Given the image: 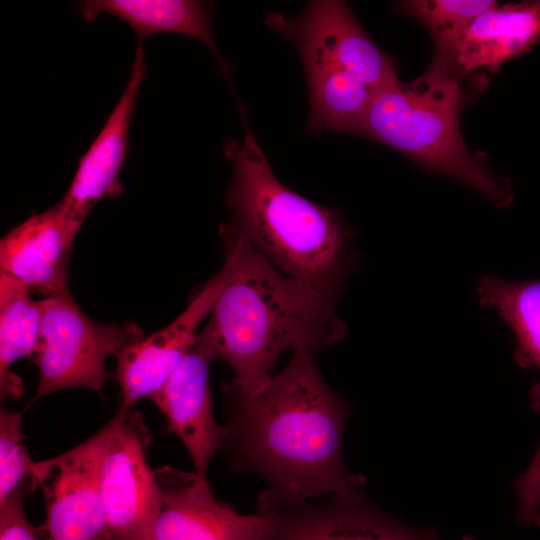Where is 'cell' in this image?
Returning <instances> with one entry per match:
<instances>
[{
	"mask_svg": "<svg viewBox=\"0 0 540 540\" xmlns=\"http://www.w3.org/2000/svg\"><path fill=\"white\" fill-rule=\"evenodd\" d=\"M316 352L296 350L289 363L256 392L231 380L226 447L232 470L263 476L259 513L279 512L331 494L364 493V478L347 467L343 430L349 406L323 380Z\"/></svg>",
	"mask_w": 540,
	"mask_h": 540,
	"instance_id": "cell-1",
	"label": "cell"
},
{
	"mask_svg": "<svg viewBox=\"0 0 540 540\" xmlns=\"http://www.w3.org/2000/svg\"><path fill=\"white\" fill-rule=\"evenodd\" d=\"M220 234L227 280L198 344L227 362L234 384L256 392L284 351L325 349L344 337L346 325L334 302L282 274L228 224Z\"/></svg>",
	"mask_w": 540,
	"mask_h": 540,
	"instance_id": "cell-2",
	"label": "cell"
},
{
	"mask_svg": "<svg viewBox=\"0 0 540 540\" xmlns=\"http://www.w3.org/2000/svg\"><path fill=\"white\" fill-rule=\"evenodd\" d=\"M244 136L223 143L232 165L229 227L290 279L336 302L349 269V230L340 213L295 193L274 174L238 102Z\"/></svg>",
	"mask_w": 540,
	"mask_h": 540,
	"instance_id": "cell-3",
	"label": "cell"
},
{
	"mask_svg": "<svg viewBox=\"0 0 540 540\" xmlns=\"http://www.w3.org/2000/svg\"><path fill=\"white\" fill-rule=\"evenodd\" d=\"M463 103L459 76L432 61L414 81L398 80L377 91L357 135L399 150L505 207L513 199L510 184L492 175L464 143L459 128Z\"/></svg>",
	"mask_w": 540,
	"mask_h": 540,
	"instance_id": "cell-4",
	"label": "cell"
},
{
	"mask_svg": "<svg viewBox=\"0 0 540 540\" xmlns=\"http://www.w3.org/2000/svg\"><path fill=\"white\" fill-rule=\"evenodd\" d=\"M41 325L34 351L39 383L32 402L66 388L101 393L109 373L105 360L144 338L134 322L102 324L91 320L70 293L38 301Z\"/></svg>",
	"mask_w": 540,
	"mask_h": 540,
	"instance_id": "cell-5",
	"label": "cell"
},
{
	"mask_svg": "<svg viewBox=\"0 0 540 540\" xmlns=\"http://www.w3.org/2000/svg\"><path fill=\"white\" fill-rule=\"evenodd\" d=\"M265 23L295 47L302 63L343 69L375 93L399 80L395 61L369 38L344 1H310L293 19L270 12Z\"/></svg>",
	"mask_w": 540,
	"mask_h": 540,
	"instance_id": "cell-6",
	"label": "cell"
},
{
	"mask_svg": "<svg viewBox=\"0 0 540 540\" xmlns=\"http://www.w3.org/2000/svg\"><path fill=\"white\" fill-rule=\"evenodd\" d=\"M118 425L103 462L100 540H147L161 507V491L147 462L151 433L143 416L117 408Z\"/></svg>",
	"mask_w": 540,
	"mask_h": 540,
	"instance_id": "cell-7",
	"label": "cell"
},
{
	"mask_svg": "<svg viewBox=\"0 0 540 540\" xmlns=\"http://www.w3.org/2000/svg\"><path fill=\"white\" fill-rule=\"evenodd\" d=\"M119 421L114 417L71 450L35 462L51 540H100L104 519L100 476Z\"/></svg>",
	"mask_w": 540,
	"mask_h": 540,
	"instance_id": "cell-8",
	"label": "cell"
},
{
	"mask_svg": "<svg viewBox=\"0 0 540 540\" xmlns=\"http://www.w3.org/2000/svg\"><path fill=\"white\" fill-rule=\"evenodd\" d=\"M154 473L162 501L147 540H269L274 513H238L195 472L163 466Z\"/></svg>",
	"mask_w": 540,
	"mask_h": 540,
	"instance_id": "cell-9",
	"label": "cell"
},
{
	"mask_svg": "<svg viewBox=\"0 0 540 540\" xmlns=\"http://www.w3.org/2000/svg\"><path fill=\"white\" fill-rule=\"evenodd\" d=\"M227 280V268L213 276L192 299L188 307L169 325L121 350L112 374L121 394L118 408L134 409L167 382L188 353L197 345L196 329L211 313Z\"/></svg>",
	"mask_w": 540,
	"mask_h": 540,
	"instance_id": "cell-10",
	"label": "cell"
},
{
	"mask_svg": "<svg viewBox=\"0 0 540 540\" xmlns=\"http://www.w3.org/2000/svg\"><path fill=\"white\" fill-rule=\"evenodd\" d=\"M82 223L60 202L32 214L1 239L0 273L45 297L70 293V256Z\"/></svg>",
	"mask_w": 540,
	"mask_h": 540,
	"instance_id": "cell-11",
	"label": "cell"
},
{
	"mask_svg": "<svg viewBox=\"0 0 540 540\" xmlns=\"http://www.w3.org/2000/svg\"><path fill=\"white\" fill-rule=\"evenodd\" d=\"M213 360L200 344L188 353L167 382L150 400L167 422L168 431L183 443L195 473L207 478L208 465L226 447L227 428L217 424L212 411L208 366Z\"/></svg>",
	"mask_w": 540,
	"mask_h": 540,
	"instance_id": "cell-12",
	"label": "cell"
},
{
	"mask_svg": "<svg viewBox=\"0 0 540 540\" xmlns=\"http://www.w3.org/2000/svg\"><path fill=\"white\" fill-rule=\"evenodd\" d=\"M146 73L142 44H138L125 90L99 134L80 158L72 182L60 200L83 221L98 201L118 197L123 191L120 174L130 151L129 127Z\"/></svg>",
	"mask_w": 540,
	"mask_h": 540,
	"instance_id": "cell-13",
	"label": "cell"
},
{
	"mask_svg": "<svg viewBox=\"0 0 540 540\" xmlns=\"http://www.w3.org/2000/svg\"><path fill=\"white\" fill-rule=\"evenodd\" d=\"M272 513L269 540H440L434 529L407 526L381 511L364 493Z\"/></svg>",
	"mask_w": 540,
	"mask_h": 540,
	"instance_id": "cell-14",
	"label": "cell"
},
{
	"mask_svg": "<svg viewBox=\"0 0 540 540\" xmlns=\"http://www.w3.org/2000/svg\"><path fill=\"white\" fill-rule=\"evenodd\" d=\"M83 19L94 21L108 13L128 24L138 44L153 34L178 33L198 39L213 53L220 72L228 80L232 67L222 57L211 25V7L195 0H86L77 2Z\"/></svg>",
	"mask_w": 540,
	"mask_h": 540,
	"instance_id": "cell-15",
	"label": "cell"
},
{
	"mask_svg": "<svg viewBox=\"0 0 540 540\" xmlns=\"http://www.w3.org/2000/svg\"><path fill=\"white\" fill-rule=\"evenodd\" d=\"M540 38V1L495 6L467 29L457 51L459 75L479 67L495 72Z\"/></svg>",
	"mask_w": 540,
	"mask_h": 540,
	"instance_id": "cell-16",
	"label": "cell"
},
{
	"mask_svg": "<svg viewBox=\"0 0 540 540\" xmlns=\"http://www.w3.org/2000/svg\"><path fill=\"white\" fill-rule=\"evenodd\" d=\"M309 95L307 130L357 134L375 91L332 65L303 63Z\"/></svg>",
	"mask_w": 540,
	"mask_h": 540,
	"instance_id": "cell-17",
	"label": "cell"
},
{
	"mask_svg": "<svg viewBox=\"0 0 540 540\" xmlns=\"http://www.w3.org/2000/svg\"><path fill=\"white\" fill-rule=\"evenodd\" d=\"M41 325L38 301L30 290L14 278L0 273V397H22L21 379L11 370L20 358H30L35 351Z\"/></svg>",
	"mask_w": 540,
	"mask_h": 540,
	"instance_id": "cell-18",
	"label": "cell"
},
{
	"mask_svg": "<svg viewBox=\"0 0 540 540\" xmlns=\"http://www.w3.org/2000/svg\"><path fill=\"white\" fill-rule=\"evenodd\" d=\"M477 292L481 306L496 310L511 327L518 363L540 371V280L506 281L485 275Z\"/></svg>",
	"mask_w": 540,
	"mask_h": 540,
	"instance_id": "cell-19",
	"label": "cell"
},
{
	"mask_svg": "<svg viewBox=\"0 0 540 540\" xmlns=\"http://www.w3.org/2000/svg\"><path fill=\"white\" fill-rule=\"evenodd\" d=\"M497 5L488 0H413L401 2L399 7L429 30L435 44L433 62L459 76L456 56L467 29L479 15Z\"/></svg>",
	"mask_w": 540,
	"mask_h": 540,
	"instance_id": "cell-20",
	"label": "cell"
},
{
	"mask_svg": "<svg viewBox=\"0 0 540 540\" xmlns=\"http://www.w3.org/2000/svg\"><path fill=\"white\" fill-rule=\"evenodd\" d=\"M22 413L0 410V503L22 500L39 485L35 462L22 442Z\"/></svg>",
	"mask_w": 540,
	"mask_h": 540,
	"instance_id": "cell-21",
	"label": "cell"
},
{
	"mask_svg": "<svg viewBox=\"0 0 540 540\" xmlns=\"http://www.w3.org/2000/svg\"><path fill=\"white\" fill-rule=\"evenodd\" d=\"M0 540H38L35 527L25 515L22 500L0 503Z\"/></svg>",
	"mask_w": 540,
	"mask_h": 540,
	"instance_id": "cell-22",
	"label": "cell"
},
{
	"mask_svg": "<svg viewBox=\"0 0 540 540\" xmlns=\"http://www.w3.org/2000/svg\"><path fill=\"white\" fill-rule=\"evenodd\" d=\"M514 488L518 498L517 520L540 528V471L528 480L517 478Z\"/></svg>",
	"mask_w": 540,
	"mask_h": 540,
	"instance_id": "cell-23",
	"label": "cell"
},
{
	"mask_svg": "<svg viewBox=\"0 0 540 540\" xmlns=\"http://www.w3.org/2000/svg\"><path fill=\"white\" fill-rule=\"evenodd\" d=\"M462 540H476V539L470 536H465L464 538H462Z\"/></svg>",
	"mask_w": 540,
	"mask_h": 540,
	"instance_id": "cell-24",
	"label": "cell"
}]
</instances>
